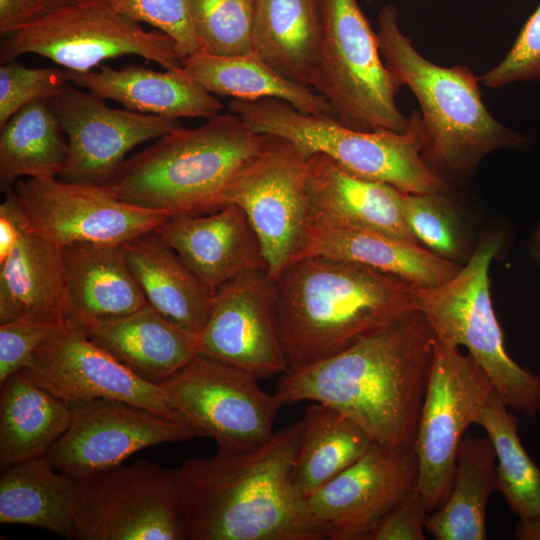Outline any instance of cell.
I'll return each mask as SVG.
<instances>
[{
	"label": "cell",
	"instance_id": "7c38bea8",
	"mask_svg": "<svg viewBox=\"0 0 540 540\" xmlns=\"http://www.w3.org/2000/svg\"><path fill=\"white\" fill-rule=\"evenodd\" d=\"M495 388L470 354L436 337L429 383L413 449L417 489L429 511L447 500L459 445Z\"/></svg>",
	"mask_w": 540,
	"mask_h": 540
},
{
	"label": "cell",
	"instance_id": "7402d4cb",
	"mask_svg": "<svg viewBox=\"0 0 540 540\" xmlns=\"http://www.w3.org/2000/svg\"><path fill=\"white\" fill-rule=\"evenodd\" d=\"M312 227L373 229L421 245L409 229L396 187L353 175L324 154L307 161Z\"/></svg>",
	"mask_w": 540,
	"mask_h": 540
},
{
	"label": "cell",
	"instance_id": "9c48e42d",
	"mask_svg": "<svg viewBox=\"0 0 540 540\" xmlns=\"http://www.w3.org/2000/svg\"><path fill=\"white\" fill-rule=\"evenodd\" d=\"M37 54L75 72L91 71L102 61L136 55L166 70H180L183 59L174 41L99 0H71L6 36L1 63Z\"/></svg>",
	"mask_w": 540,
	"mask_h": 540
},
{
	"label": "cell",
	"instance_id": "5b68a950",
	"mask_svg": "<svg viewBox=\"0 0 540 540\" xmlns=\"http://www.w3.org/2000/svg\"><path fill=\"white\" fill-rule=\"evenodd\" d=\"M239 116L217 114L202 126L180 128L125 160L102 186L119 199L169 216L219 209L238 171L266 144Z\"/></svg>",
	"mask_w": 540,
	"mask_h": 540
},
{
	"label": "cell",
	"instance_id": "ffe728a7",
	"mask_svg": "<svg viewBox=\"0 0 540 540\" xmlns=\"http://www.w3.org/2000/svg\"><path fill=\"white\" fill-rule=\"evenodd\" d=\"M155 231L214 292L243 273L267 269L258 235L235 204L207 213L171 216Z\"/></svg>",
	"mask_w": 540,
	"mask_h": 540
},
{
	"label": "cell",
	"instance_id": "ac0fdd59",
	"mask_svg": "<svg viewBox=\"0 0 540 540\" xmlns=\"http://www.w3.org/2000/svg\"><path fill=\"white\" fill-rule=\"evenodd\" d=\"M22 371L68 403L119 400L186 422L163 387L139 378L70 321L42 343Z\"/></svg>",
	"mask_w": 540,
	"mask_h": 540
},
{
	"label": "cell",
	"instance_id": "60d3db41",
	"mask_svg": "<svg viewBox=\"0 0 540 540\" xmlns=\"http://www.w3.org/2000/svg\"><path fill=\"white\" fill-rule=\"evenodd\" d=\"M61 326L28 319L0 323V385L27 367L36 350Z\"/></svg>",
	"mask_w": 540,
	"mask_h": 540
},
{
	"label": "cell",
	"instance_id": "7a4b0ae2",
	"mask_svg": "<svg viewBox=\"0 0 540 540\" xmlns=\"http://www.w3.org/2000/svg\"><path fill=\"white\" fill-rule=\"evenodd\" d=\"M301 422L244 451L219 450L176 469L186 540H324L291 469Z\"/></svg>",
	"mask_w": 540,
	"mask_h": 540
},
{
	"label": "cell",
	"instance_id": "603a6c76",
	"mask_svg": "<svg viewBox=\"0 0 540 540\" xmlns=\"http://www.w3.org/2000/svg\"><path fill=\"white\" fill-rule=\"evenodd\" d=\"M73 324L139 378L155 385L198 355L199 335L179 328L149 305L125 316Z\"/></svg>",
	"mask_w": 540,
	"mask_h": 540
},
{
	"label": "cell",
	"instance_id": "8992f818",
	"mask_svg": "<svg viewBox=\"0 0 540 540\" xmlns=\"http://www.w3.org/2000/svg\"><path fill=\"white\" fill-rule=\"evenodd\" d=\"M228 106L256 133L286 139L307 158L324 154L358 177L410 193L450 188L422 157L423 136L417 109L409 116L407 130L398 133L358 131L331 115L308 114L276 98L233 99Z\"/></svg>",
	"mask_w": 540,
	"mask_h": 540
},
{
	"label": "cell",
	"instance_id": "7bdbcfd3",
	"mask_svg": "<svg viewBox=\"0 0 540 540\" xmlns=\"http://www.w3.org/2000/svg\"><path fill=\"white\" fill-rule=\"evenodd\" d=\"M66 0H0V34H7L48 15Z\"/></svg>",
	"mask_w": 540,
	"mask_h": 540
},
{
	"label": "cell",
	"instance_id": "1f68e13d",
	"mask_svg": "<svg viewBox=\"0 0 540 540\" xmlns=\"http://www.w3.org/2000/svg\"><path fill=\"white\" fill-rule=\"evenodd\" d=\"M183 69L211 94L242 100L276 98L308 114L334 117L323 96L285 78L254 53L219 56L202 51L185 58Z\"/></svg>",
	"mask_w": 540,
	"mask_h": 540
},
{
	"label": "cell",
	"instance_id": "ee69618b",
	"mask_svg": "<svg viewBox=\"0 0 540 540\" xmlns=\"http://www.w3.org/2000/svg\"><path fill=\"white\" fill-rule=\"evenodd\" d=\"M514 538L517 540H540V518L519 519Z\"/></svg>",
	"mask_w": 540,
	"mask_h": 540
},
{
	"label": "cell",
	"instance_id": "d4e9b609",
	"mask_svg": "<svg viewBox=\"0 0 540 540\" xmlns=\"http://www.w3.org/2000/svg\"><path fill=\"white\" fill-rule=\"evenodd\" d=\"M67 74L70 83L144 114L209 119L223 107L183 68L159 72L135 65L122 69L103 66L98 72L67 70Z\"/></svg>",
	"mask_w": 540,
	"mask_h": 540
},
{
	"label": "cell",
	"instance_id": "30bf717a",
	"mask_svg": "<svg viewBox=\"0 0 540 540\" xmlns=\"http://www.w3.org/2000/svg\"><path fill=\"white\" fill-rule=\"evenodd\" d=\"M308 158L290 141L269 135L229 183L219 202L239 206L263 247L276 280L302 258L313 226L307 185Z\"/></svg>",
	"mask_w": 540,
	"mask_h": 540
},
{
	"label": "cell",
	"instance_id": "52a82bcc",
	"mask_svg": "<svg viewBox=\"0 0 540 540\" xmlns=\"http://www.w3.org/2000/svg\"><path fill=\"white\" fill-rule=\"evenodd\" d=\"M500 246L497 235H484L451 279L434 287H413L415 305L437 338L466 348L509 409L534 416L540 411V375L508 355L492 306L489 268Z\"/></svg>",
	"mask_w": 540,
	"mask_h": 540
},
{
	"label": "cell",
	"instance_id": "d6986e66",
	"mask_svg": "<svg viewBox=\"0 0 540 540\" xmlns=\"http://www.w3.org/2000/svg\"><path fill=\"white\" fill-rule=\"evenodd\" d=\"M418 459L413 448L373 442L367 452L307 497L327 539L369 540L386 515L417 488Z\"/></svg>",
	"mask_w": 540,
	"mask_h": 540
},
{
	"label": "cell",
	"instance_id": "8fae6325",
	"mask_svg": "<svg viewBox=\"0 0 540 540\" xmlns=\"http://www.w3.org/2000/svg\"><path fill=\"white\" fill-rule=\"evenodd\" d=\"M76 480L75 540H186L176 469L139 460Z\"/></svg>",
	"mask_w": 540,
	"mask_h": 540
},
{
	"label": "cell",
	"instance_id": "f6af8a7d",
	"mask_svg": "<svg viewBox=\"0 0 540 540\" xmlns=\"http://www.w3.org/2000/svg\"><path fill=\"white\" fill-rule=\"evenodd\" d=\"M529 251L534 262L540 267V224L533 231L529 241Z\"/></svg>",
	"mask_w": 540,
	"mask_h": 540
},
{
	"label": "cell",
	"instance_id": "5bb4252c",
	"mask_svg": "<svg viewBox=\"0 0 540 540\" xmlns=\"http://www.w3.org/2000/svg\"><path fill=\"white\" fill-rule=\"evenodd\" d=\"M13 189L31 227L57 246H121L158 228L166 212L130 204L102 185L23 178Z\"/></svg>",
	"mask_w": 540,
	"mask_h": 540
},
{
	"label": "cell",
	"instance_id": "f546056e",
	"mask_svg": "<svg viewBox=\"0 0 540 540\" xmlns=\"http://www.w3.org/2000/svg\"><path fill=\"white\" fill-rule=\"evenodd\" d=\"M77 480L45 456L9 466L0 477V523L46 529L75 540Z\"/></svg>",
	"mask_w": 540,
	"mask_h": 540
},
{
	"label": "cell",
	"instance_id": "83f0119b",
	"mask_svg": "<svg viewBox=\"0 0 540 540\" xmlns=\"http://www.w3.org/2000/svg\"><path fill=\"white\" fill-rule=\"evenodd\" d=\"M321 35V0H255L253 53L285 78L310 87Z\"/></svg>",
	"mask_w": 540,
	"mask_h": 540
},
{
	"label": "cell",
	"instance_id": "ba28073f",
	"mask_svg": "<svg viewBox=\"0 0 540 540\" xmlns=\"http://www.w3.org/2000/svg\"><path fill=\"white\" fill-rule=\"evenodd\" d=\"M321 13V43L310 87L352 129L405 132L409 116L396 103L403 85L382 62L377 33L357 0H321Z\"/></svg>",
	"mask_w": 540,
	"mask_h": 540
},
{
	"label": "cell",
	"instance_id": "3957f363",
	"mask_svg": "<svg viewBox=\"0 0 540 540\" xmlns=\"http://www.w3.org/2000/svg\"><path fill=\"white\" fill-rule=\"evenodd\" d=\"M276 283L288 370L326 359L417 310L412 284L342 259L302 257Z\"/></svg>",
	"mask_w": 540,
	"mask_h": 540
},
{
	"label": "cell",
	"instance_id": "836d02e7",
	"mask_svg": "<svg viewBox=\"0 0 540 540\" xmlns=\"http://www.w3.org/2000/svg\"><path fill=\"white\" fill-rule=\"evenodd\" d=\"M67 156L66 136L48 100L23 107L0 128L1 190L23 178H57Z\"/></svg>",
	"mask_w": 540,
	"mask_h": 540
},
{
	"label": "cell",
	"instance_id": "d6a6232c",
	"mask_svg": "<svg viewBox=\"0 0 540 540\" xmlns=\"http://www.w3.org/2000/svg\"><path fill=\"white\" fill-rule=\"evenodd\" d=\"M497 490L496 454L490 438L462 439L449 496L428 514L426 531L436 540H486V507Z\"/></svg>",
	"mask_w": 540,
	"mask_h": 540
},
{
	"label": "cell",
	"instance_id": "f1b7e54d",
	"mask_svg": "<svg viewBox=\"0 0 540 540\" xmlns=\"http://www.w3.org/2000/svg\"><path fill=\"white\" fill-rule=\"evenodd\" d=\"M70 403L36 384L22 370L1 384V470L47 454L68 429Z\"/></svg>",
	"mask_w": 540,
	"mask_h": 540
},
{
	"label": "cell",
	"instance_id": "cb8c5ba5",
	"mask_svg": "<svg viewBox=\"0 0 540 540\" xmlns=\"http://www.w3.org/2000/svg\"><path fill=\"white\" fill-rule=\"evenodd\" d=\"M121 248L147 304L179 328L199 335L210 317L215 292L155 230Z\"/></svg>",
	"mask_w": 540,
	"mask_h": 540
},
{
	"label": "cell",
	"instance_id": "e0dca14e",
	"mask_svg": "<svg viewBox=\"0 0 540 540\" xmlns=\"http://www.w3.org/2000/svg\"><path fill=\"white\" fill-rule=\"evenodd\" d=\"M69 83L48 100L68 144L62 181L104 185L133 148L183 128L178 118L111 108Z\"/></svg>",
	"mask_w": 540,
	"mask_h": 540
},
{
	"label": "cell",
	"instance_id": "f35d334b",
	"mask_svg": "<svg viewBox=\"0 0 540 540\" xmlns=\"http://www.w3.org/2000/svg\"><path fill=\"white\" fill-rule=\"evenodd\" d=\"M66 69L0 66V128L23 107L54 97L68 83Z\"/></svg>",
	"mask_w": 540,
	"mask_h": 540
},
{
	"label": "cell",
	"instance_id": "484cf974",
	"mask_svg": "<svg viewBox=\"0 0 540 540\" xmlns=\"http://www.w3.org/2000/svg\"><path fill=\"white\" fill-rule=\"evenodd\" d=\"M305 256L360 263L418 287L441 285L462 267L422 245L357 227H312Z\"/></svg>",
	"mask_w": 540,
	"mask_h": 540
},
{
	"label": "cell",
	"instance_id": "b9f144b4",
	"mask_svg": "<svg viewBox=\"0 0 540 540\" xmlns=\"http://www.w3.org/2000/svg\"><path fill=\"white\" fill-rule=\"evenodd\" d=\"M428 514L415 488L386 513L369 540H424Z\"/></svg>",
	"mask_w": 540,
	"mask_h": 540
},
{
	"label": "cell",
	"instance_id": "4dcf8cb0",
	"mask_svg": "<svg viewBox=\"0 0 540 540\" xmlns=\"http://www.w3.org/2000/svg\"><path fill=\"white\" fill-rule=\"evenodd\" d=\"M291 480L306 498L360 459L374 442L355 421L321 402L306 407Z\"/></svg>",
	"mask_w": 540,
	"mask_h": 540
},
{
	"label": "cell",
	"instance_id": "d590c367",
	"mask_svg": "<svg viewBox=\"0 0 540 540\" xmlns=\"http://www.w3.org/2000/svg\"><path fill=\"white\" fill-rule=\"evenodd\" d=\"M448 191H403L402 210L409 229L423 247L457 263L467 256V245Z\"/></svg>",
	"mask_w": 540,
	"mask_h": 540
},
{
	"label": "cell",
	"instance_id": "bcb514c9",
	"mask_svg": "<svg viewBox=\"0 0 540 540\" xmlns=\"http://www.w3.org/2000/svg\"><path fill=\"white\" fill-rule=\"evenodd\" d=\"M369 2H373V1H376V0H368Z\"/></svg>",
	"mask_w": 540,
	"mask_h": 540
},
{
	"label": "cell",
	"instance_id": "74e56055",
	"mask_svg": "<svg viewBox=\"0 0 540 540\" xmlns=\"http://www.w3.org/2000/svg\"><path fill=\"white\" fill-rule=\"evenodd\" d=\"M139 23H147L168 35L184 60L202 52L195 31L190 0H99Z\"/></svg>",
	"mask_w": 540,
	"mask_h": 540
},
{
	"label": "cell",
	"instance_id": "8d00e7d4",
	"mask_svg": "<svg viewBox=\"0 0 540 540\" xmlns=\"http://www.w3.org/2000/svg\"><path fill=\"white\" fill-rule=\"evenodd\" d=\"M202 51L219 56L253 53L255 0H190Z\"/></svg>",
	"mask_w": 540,
	"mask_h": 540
},
{
	"label": "cell",
	"instance_id": "9a60e30c",
	"mask_svg": "<svg viewBox=\"0 0 540 540\" xmlns=\"http://www.w3.org/2000/svg\"><path fill=\"white\" fill-rule=\"evenodd\" d=\"M198 355L258 379L289 369L277 283L267 269L243 273L215 291L210 317L199 334Z\"/></svg>",
	"mask_w": 540,
	"mask_h": 540
},
{
	"label": "cell",
	"instance_id": "ab89813d",
	"mask_svg": "<svg viewBox=\"0 0 540 540\" xmlns=\"http://www.w3.org/2000/svg\"><path fill=\"white\" fill-rule=\"evenodd\" d=\"M540 81V3L503 59L480 77L489 88Z\"/></svg>",
	"mask_w": 540,
	"mask_h": 540
},
{
	"label": "cell",
	"instance_id": "4fadbf2b",
	"mask_svg": "<svg viewBox=\"0 0 540 540\" xmlns=\"http://www.w3.org/2000/svg\"><path fill=\"white\" fill-rule=\"evenodd\" d=\"M240 369L194 357L160 386L186 422L216 441L219 450L244 451L268 441L284 403Z\"/></svg>",
	"mask_w": 540,
	"mask_h": 540
},
{
	"label": "cell",
	"instance_id": "44dd1931",
	"mask_svg": "<svg viewBox=\"0 0 540 540\" xmlns=\"http://www.w3.org/2000/svg\"><path fill=\"white\" fill-rule=\"evenodd\" d=\"M13 194L19 239L0 262V323L63 325L70 317L63 248L31 227L14 189Z\"/></svg>",
	"mask_w": 540,
	"mask_h": 540
},
{
	"label": "cell",
	"instance_id": "277c9868",
	"mask_svg": "<svg viewBox=\"0 0 540 540\" xmlns=\"http://www.w3.org/2000/svg\"><path fill=\"white\" fill-rule=\"evenodd\" d=\"M377 37L386 66L420 106L422 157L447 183L470 176L494 151L531 144L526 133L506 126L489 112L480 78L470 68L437 65L417 51L402 31L393 4L379 12Z\"/></svg>",
	"mask_w": 540,
	"mask_h": 540
},
{
	"label": "cell",
	"instance_id": "7dc6e473",
	"mask_svg": "<svg viewBox=\"0 0 540 540\" xmlns=\"http://www.w3.org/2000/svg\"><path fill=\"white\" fill-rule=\"evenodd\" d=\"M66 1H71V0H66Z\"/></svg>",
	"mask_w": 540,
	"mask_h": 540
},
{
	"label": "cell",
	"instance_id": "6da1fadb",
	"mask_svg": "<svg viewBox=\"0 0 540 540\" xmlns=\"http://www.w3.org/2000/svg\"><path fill=\"white\" fill-rule=\"evenodd\" d=\"M436 335L415 310L348 348L287 370L275 394L284 405L328 404L376 443L413 448L432 370Z\"/></svg>",
	"mask_w": 540,
	"mask_h": 540
},
{
	"label": "cell",
	"instance_id": "e575fe53",
	"mask_svg": "<svg viewBox=\"0 0 540 540\" xmlns=\"http://www.w3.org/2000/svg\"><path fill=\"white\" fill-rule=\"evenodd\" d=\"M483 427L496 454L497 490L519 519L540 518V468L525 451L518 419L495 390L480 411Z\"/></svg>",
	"mask_w": 540,
	"mask_h": 540
},
{
	"label": "cell",
	"instance_id": "4316f807",
	"mask_svg": "<svg viewBox=\"0 0 540 540\" xmlns=\"http://www.w3.org/2000/svg\"><path fill=\"white\" fill-rule=\"evenodd\" d=\"M70 308L76 324L131 314L147 302L121 246L78 243L63 248Z\"/></svg>",
	"mask_w": 540,
	"mask_h": 540
},
{
	"label": "cell",
	"instance_id": "2e32d148",
	"mask_svg": "<svg viewBox=\"0 0 540 540\" xmlns=\"http://www.w3.org/2000/svg\"><path fill=\"white\" fill-rule=\"evenodd\" d=\"M70 405V425L46 457L55 469L74 479L118 466L150 446L206 437L191 423L125 401L94 399Z\"/></svg>",
	"mask_w": 540,
	"mask_h": 540
}]
</instances>
